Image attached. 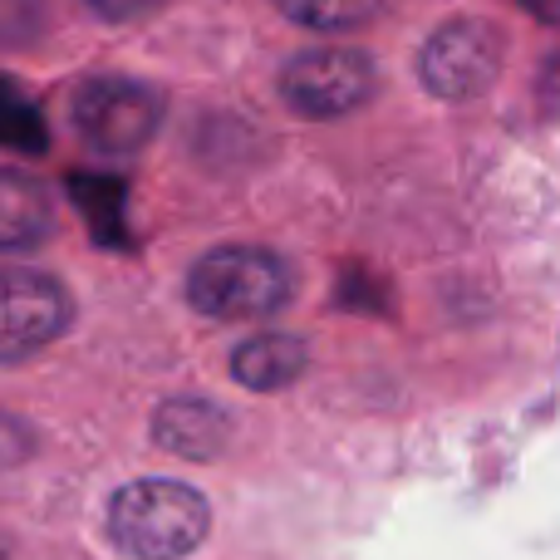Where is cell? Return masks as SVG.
Here are the masks:
<instances>
[{
    "mask_svg": "<svg viewBox=\"0 0 560 560\" xmlns=\"http://www.w3.org/2000/svg\"><path fill=\"white\" fill-rule=\"evenodd\" d=\"M212 532V506L177 477H143L108 502V541L128 560H187Z\"/></svg>",
    "mask_w": 560,
    "mask_h": 560,
    "instance_id": "cell-1",
    "label": "cell"
},
{
    "mask_svg": "<svg viewBox=\"0 0 560 560\" xmlns=\"http://www.w3.org/2000/svg\"><path fill=\"white\" fill-rule=\"evenodd\" d=\"M295 300V266L271 246H217L187 271V305L207 319H271Z\"/></svg>",
    "mask_w": 560,
    "mask_h": 560,
    "instance_id": "cell-2",
    "label": "cell"
},
{
    "mask_svg": "<svg viewBox=\"0 0 560 560\" xmlns=\"http://www.w3.org/2000/svg\"><path fill=\"white\" fill-rule=\"evenodd\" d=\"M502 65H506V35H502V25H492L482 15L447 20L418 49V79L443 104L482 98L502 79Z\"/></svg>",
    "mask_w": 560,
    "mask_h": 560,
    "instance_id": "cell-3",
    "label": "cell"
},
{
    "mask_svg": "<svg viewBox=\"0 0 560 560\" xmlns=\"http://www.w3.org/2000/svg\"><path fill=\"white\" fill-rule=\"evenodd\" d=\"M163 124V94L128 74H94L74 94V133L98 158H133Z\"/></svg>",
    "mask_w": 560,
    "mask_h": 560,
    "instance_id": "cell-4",
    "label": "cell"
},
{
    "mask_svg": "<svg viewBox=\"0 0 560 560\" xmlns=\"http://www.w3.org/2000/svg\"><path fill=\"white\" fill-rule=\"evenodd\" d=\"M378 89V65L354 45H319L285 59L280 98L300 118H345L364 108Z\"/></svg>",
    "mask_w": 560,
    "mask_h": 560,
    "instance_id": "cell-5",
    "label": "cell"
},
{
    "mask_svg": "<svg viewBox=\"0 0 560 560\" xmlns=\"http://www.w3.org/2000/svg\"><path fill=\"white\" fill-rule=\"evenodd\" d=\"M74 319V300L45 271H0V364L49 349Z\"/></svg>",
    "mask_w": 560,
    "mask_h": 560,
    "instance_id": "cell-6",
    "label": "cell"
},
{
    "mask_svg": "<svg viewBox=\"0 0 560 560\" xmlns=\"http://www.w3.org/2000/svg\"><path fill=\"white\" fill-rule=\"evenodd\" d=\"M232 413L212 398H167L153 413V443L173 457H187V463H217V457L232 447Z\"/></svg>",
    "mask_w": 560,
    "mask_h": 560,
    "instance_id": "cell-7",
    "label": "cell"
},
{
    "mask_svg": "<svg viewBox=\"0 0 560 560\" xmlns=\"http://www.w3.org/2000/svg\"><path fill=\"white\" fill-rule=\"evenodd\" d=\"M55 232V197L39 177L20 167H0V252L45 246Z\"/></svg>",
    "mask_w": 560,
    "mask_h": 560,
    "instance_id": "cell-8",
    "label": "cell"
},
{
    "mask_svg": "<svg viewBox=\"0 0 560 560\" xmlns=\"http://www.w3.org/2000/svg\"><path fill=\"white\" fill-rule=\"evenodd\" d=\"M305 364L310 354L295 335H256L246 345H236L232 378L242 388H256V394H280V388H290L305 374Z\"/></svg>",
    "mask_w": 560,
    "mask_h": 560,
    "instance_id": "cell-9",
    "label": "cell"
},
{
    "mask_svg": "<svg viewBox=\"0 0 560 560\" xmlns=\"http://www.w3.org/2000/svg\"><path fill=\"white\" fill-rule=\"evenodd\" d=\"M276 5H280V15L305 30L345 35V30H359L364 20H374L378 0H276Z\"/></svg>",
    "mask_w": 560,
    "mask_h": 560,
    "instance_id": "cell-10",
    "label": "cell"
},
{
    "mask_svg": "<svg viewBox=\"0 0 560 560\" xmlns=\"http://www.w3.org/2000/svg\"><path fill=\"white\" fill-rule=\"evenodd\" d=\"M0 148L45 153V124H39V114L10 84H0Z\"/></svg>",
    "mask_w": 560,
    "mask_h": 560,
    "instance_id": "cell-11",
    "label": "cell"
},
{
    "mask_svg": "<svg viewBox=\"0 0 560 560\" xmlns=\"http://www.w3.org/2000/svg\"><path fill=\"white\" fill-rule=\"evenodd\" d=\"M45 5L39 0H0V45H25L39 35Z\"/></svg>",
    "mask_w": 560,
    "mask_h": 560,
    "instance_id": "cell-12",
    "label": "cell"
},
{
    "mask_svg": "<svg viewBox=\"0 0 560 560\" xmlns=\"http://www.w3.org/2000/svg\"><path fill=\"white\" fill-rule=\"evenodd\" d=\"M30 453H35V433H30V423L0 413V472H5V467H20Z\"/></svg>",
    "mask_w": 560,
    "mask_h": 560,
    "instance_id": "cell-13",
    "label": "cell"
},
{
    "mask_svg": "<svg viewBox=\"0 0 560 560\" xmlns=\"http://www.w3.org/2000/svg\"><path fill=\"white\" fill-rule=\"evenodd\" d=\"M84 5L104 20H143V15H153L163 0H84Z\"/></svg>",
    "mask_w": 560,
    "mask_h": 560,
    "instance_id": "cell-14",
    "label": "cell"
},
{
    "mask_svg": "<svg viewBox=\"0 0 560 560\" xmlns=\"http://www.w3.org/2000/svg\"><path fill=\"white\" fill-rule=\"evenodd\" d=\"M0 560H5V541H0Z\"/></svg>",
    "mask_w": 560,
    "mask_h": 560,
    "instance_id": "cell-15",
    "label": "cell"
}]
</instances>
